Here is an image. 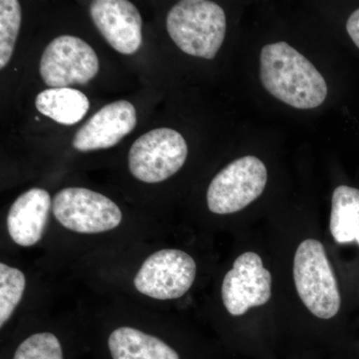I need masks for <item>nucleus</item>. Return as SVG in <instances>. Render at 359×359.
I'll return each mask as SVG.
<instances>
[{
  "mask_svg": "<svg viewBox=\"0 0 359 359\" xmlns=\"http://www.w3.org/2000/svg\"><path fill=\"white\" fill-rule=\"evenodd\" d=\"M259 65L264 88L282 102L297 109H313L327 99L325 78L287 42L264 46Z\"/></svg>",
  "mask_w": 359,
  "mask_h": 359,
  "instance_id": "1",
  "label": "nucleus"
},
{
  "mask_svg": "<svg viewBox=\"0 0 359 359\" xmlns=\"http://www.w3.org/2000/svg\"><path fill=\"white\" fill-rule=\"evenodd\" d=\"M166 27L182 51L211 60L216 57L226 36V13L212 1L183 0L168 13Z\"/></svg>",
  "mask_w": 359,
  "mask_h": 359,
  "instance_id": "2",
  "label": "nucleus"
},
{
  "mask_svg": "<svg viewBox=\"0 0 359 359\" xmlns=\"http://www.w3.org/2000/svg\"><path fill=\"white\" fill-rule=\"evenodd\" d=\"M294 280L299 299L314 316L330 320L339 313V285L320 241L308 238L297 247Z\"/></svg>",
  "mask_w": 359,
  "mask_h": 359,
  "instance_id": "3",
  "label": "nucleus"
},
{
  "mask_svg": "<svg viewBox=\"0 0 359 359\" xmlns=\"http://www.w3.org/2000/svg\"><path fill=\"white\" fill-rule=\"evenodd\" d=\"M268 171L255 156H245L231 162L215 176L207 192L210 211L230 215L242 211L263 194Z\"/></svg>",
  "mask_w": 359,
  "mask_h": 359,
  "instance_id": "4",
  "label": "nucleus"
},
{
  "mask_svg": "<svg viewBox=\"0 0 359 359\" xmlns=\"http://www.w3.org/2000/svg\"><path fill=\"white\" fill-rule=\"evenodd\" d=\"M188 157L186 140L176 130H151L134 142L129 151V169L135 178L156 184L173 176Z\"/></svg>",
  "mask_w": 359,
  "mask_h": 359,
  "instance_id": "5",
  "label": "nucleus"
},
{
  "mask_svg": "<svg viewBox=\"0 0 359 359\" xmlns=\"http://www.w3.org/2000/svg\"><path fill=\"white\" fill-rule=\"evenodd\" d=\"M52 212L59 223L78 233H100L114 230L122 212L109 198L86 188H66L56 194Z\"/></svg>",
  "mask_w": 359,
  "mask_h": 359,
  "instance_id": "6",
  "label": "nucleus"
},
{
  "mask_svg": "<svg viewBox=\"0 0 359 359\" xmlns=\"http://www.w3.org/2000/svg\"><path fill=\"white\" fill-rule=\"evenodd\" d=\"M197 275V264L181 250H158L144 262L134 278L140 294L158 301H171L185 295Z\"/></svg>",
  "mask_w": 359,
  "mask_h": 359,
  "instance_id": "7",
  "label": "nucleus"
},
{
  "mask_svg": "<svg viewBox=\"0 0 359 359\" xmlns=\"http://www.w3.org/2000/svg\"><path fill=\"white\" fill-rule=\"evenodd\" d=\"M40 75L51 88H67L84 85L96 76L99 59L87 42L61 35L47 45L40 60Z\"/></svg>",
  "mask_w": 359,
  "mask_h": 359,
  "instance_id": "8",
  "label": "nucleus"
},
{
  "mask_svg": "<svg viewBox=\"0 0 359 359\" xmlns=\"http://www.w3.org/2000/svg\"><path fill=\"white\" fill-rule=\"evenodd\" d=\"M271 297V275L263 259L254 252L241 255L224 276L222 299L226 311L241 316L249 309L266 304Z\"/></svg>",
  "mask_w": 359,
  "mask_h": 359,
  "instance_id": "9",
  "label": "nucleus"
},
{
  "mask_svg": "<svg viewBox=\"0 0 359 359\" xmlns=\"http://www.w3.org/2000/svg\"><path fill=\"white\" fill-rule=\"evenodd\" d=\"M90 15L106 41L119 53L132 55L142 44V18L127 0H95Z\"/></svg>",
  "mask_w": 359,
  "mask_h": 359,
  "instance_id": "10",
  "label": "nucleus"
},
{
  "mask_svg": "<svg viewBox=\"0 0 359 359\" xmlns=\"http://www.w3.org/2000/svg\"><path fill=\"white\" fill-rule=\"evenodd\" d=\"M137 113L129 101H116L104 106L78 130L73 147L79 152H91L113 147L133 131Z\"/></svg>",
  "mask_w": 359,
  "mask_h": 359,
  "instance_id": "11",
  "label": "nucleus"
},
{
  "mask_svg": "<svg viewBox=\"0 0 359 359\" xmlns=\"http://www.w3.org/2000/svg\"><path fill=\"white\" fill-rule=\"evenodd\" d=\"M51 197L43 189L33 188L18 198L7 215L9 236L16 245L32 247L43 237L51 209Z\"/></svg>",
  "mask_w": 359,
  "mask_h": 359,
  "instance_id": "12",
  "label": "nucleus"
},
{
  "mask_svg": "<svg viewBox=\"0 0 359 359\" xmlns=\"http://www.w3.org/2000/svg\"><path fill=\"white\" fill-rule=\"evenodd\" d=\"M108 347L113 359H180L166 342L134 327L115 330L108 339Z\"/></svg>",
  "mask_w": 359,
  "mask_h": 359,
  "instance_id": "13",
  "label": "nucleus"
},
{
  "mask_svg": "<svg viewBox=\"0 0 359 359\" xmlns=\"http://www.w3.org/2000/svg\"><path fill=\"white\" fill-rule=\"evenodd\" d=\"M35 106L41 114L62 125H74L88 112L90 103L84 93L76 89L50 88L40 92Z\"/></svg>",
  "mask_w": 359,
  "mask_h": 359,
  "instance_id": "14",
  "label": "nucleus"
},
{
  "mask_svg": "<svg viewBox=\"0 0 359 359\" xmlns=\"http://www.w3.org/2000/svg\"><path fill=\"white\" fill-rule=\"evenodd\" d=\"M330 233L337 244L359 245V190L353 187L335 189L330 212Z\"/></svg>",
  "mask_w": 359,
  "mask_h": 359,
  "instance_id": "15",
  "label": "nucleus"
},
{
  "mask_svg": "<svg viewBox=\"0 0 359 359\" xmlns=\"http://www.w3.org/2000/svg\"><path fill=\"white\" fill-rule=\"evenodd\" d=\"M26 287L20 269L0 264V327H4L22 299Z\"/></svg>",
  "mask_w": 359,
  "mask_h": 359,
  "instance_id": "16",
  "label": "nucleus"
},
{
  "mask_svg": "<svg viewBox=\"0 0 359 359\" xmlns=\"http://www.w3.org/2000/svg\"><path fill=\"white\" fill-rule=\"evenodd\" d=\"M21 25V7L18 0L0 1V69L13 56Z\"/></svg>",
  "mask_w": 359,
  "mask_h": 359,
  "instance_id": "17",
  "label": "nucleus"
},
{
  "mask_svg": "<svg viewBox=\"0 0 359 359\" xmlns=\"http://www.w3.org/2000/svg\"><path fill=\"white\" fill-rule=\"evenodd\" d=\"M13 359H65L62 346L51 332L32 334L18 346Z\"/></svg>",
  "mask_w": 359,
  "mask_h": 359,
  "instance_id": "18",
  "label": "nucleus"
},
{
  "mask_svg": "<svg viewBox=\"0 0 359 359\" xmlns=\"http://www.w3.org/2000/svg\"><path fill=\"white\" fill-rule=\"evenodd\" d=\"M346 30L354 44L359 48V9L349 16L346 23Z\"/></svg>",
  "mask_w": 359,
  "mask_h": 359,
  "instance_id": "19",
  "label": "nucleus"
}]
</instances>
